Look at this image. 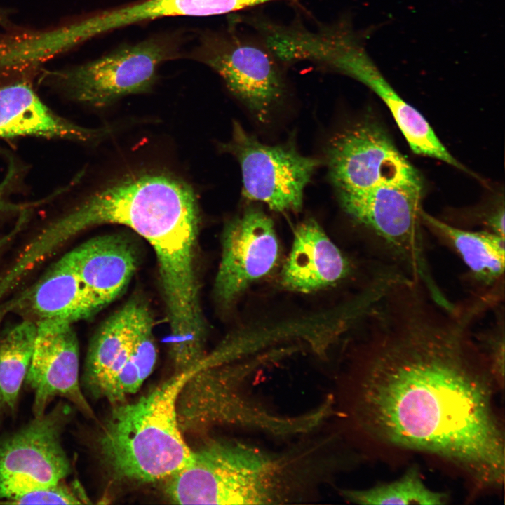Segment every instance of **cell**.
<instances>
[{
  "instance_id": "cell-1",
  "label": "cell",
  "mask_w": 505,
  "mask_h": 505,
  "mask_svg": "<svg viewBox=\"0 0 505 505\" xmlns=\"http://www.w3.org/2000/svg\"><path fill=\"white\" fill-rule=\"evenodd\" d=\"M425 287L400 280L363 313L366 339L353 417L382 449L436 455L480 488H499L505 469L497 387L473 335L475 319Z\"/></svg>"
},
{
  "instance_id": "cell-2",
  "label": "cell",
  "mask_w": 505,
  "mask_h": 505,
  "mask_svg": "<svg viewBox=\"0 0 505 505\" xmlns=\"http://www.w3.org/2000/svg\"><path fill=\"white\" fill-rule=\"evenodd\" d=\"M318 447L271 452L236 439L210 440L168 477L180 504H284L304 499L323 472Z\"/></svg>"
},
{
  "instance_id": "cell-3",
  "label": "cell",
  "mask_w": 505,
  "mask_h": 505,
  "mask_svg": "<svg viewBox=\"0 0 505 505\" xmlns=\"http://www.w3.org/2000/svg\"><path fill=\"white\" fill-rule=\"evenodd\" d=\"M196 195L182 180L163 173L128 176L86 198L35 236L38 248L53 255L74 236L105 224L128 227L156 254L167 253L198 230Z\"/></svg>"
},
{
  "instance_id": "cell-4",
  "label": "cell",
  "mask_w": 505,
  "mask_h": 505,
  "mask_svg": "<svg viewBox=\"0 0 505 505\" xmlns=\"http://www.w3.org/2000/svg\"><path fill=\"white\" fill-rule=\"evenodd\" d=\"M206 367L203 361L180 371L137 400L114 405L97 438L102 462L117 480L151 483L182 469L192 450L177 417V400L188 379Z\"/></svg>"
},
{
  "instance_id": "cell-5",
  "label": "cell",
  "mask_w": 505,
  "mask_h": 505,
  "mask_svg": "<svg viewBox=\"0 0 505 505\" xmlns=\"http://www.w3.org/2000/svg\"><path fill=\"white\" fill-rule=\"evenodd\" d=\"M251 370L223 365L203 368L192 375L180 391L177 417L183 433H203L215 426H235L277 437L304 435L320 424L311 410L289 415L270 410L247 393Z\"/></svg>"
},
{
  "instance_id": "cell-6",
  "label": "cell",
  "mask_w": 505,
  "mask_h": 505,
  "mask_svg": "<svg viewBox=\"0 0 505 505\" xmlns=\"http://www.w3.org/2000/svg\"><path fill=\"white\" fill-rule=\"evenodd\" d=\"M71 408L60 401L52 410L0 438V498L6 503L53 486L70 473L62 436Z\"/></svg>"
},
{
  "instance_id": "cell-7",
  "label": "cell",
  "mask_w": 505,
  "mask_h": 505,
  "mask_svg": "<svg viewBox=\"0 0 505 505\" xmlns=\"http://www.w3.org/2000/svg\"><path fill=\"white\" fill-rule=\"evenodd\" d=\"M170 56L166 43L149 39L78 67L52 72L49 79L70 99L103 107L123 96L151 90L159 66Z\"/></svg>"
},
{
  "instance_id": "cell-8",
  "label": "cell",
  "mask_w": 505,
  "mask_h": 505,
  "mask_svg": "<svg viewBox=\"0 0 505 505\" xmlns=\"http://www.w3.org/2000/svg\"><path fill=\"white\" fill-rule=\"evenodd\" d=\"M221 147L239 162L243 196L278 212L302 208L304 189L318 159L302 155L292 144H264L237 121L231 140Z\"/></svg>"
},
{
  "instance_id": "cell-9",
  "label": "cell",
  "mask_w": 505,
  "mask_h": 505,
  "mask_svg": "<svg viewBox=\"0 0 505 505\" xmlns=\"http://www.w3.org/2000/svg\"><path fill=\"white\" fill-rule=\"evenodd\" d=\"M330 179L337 195L358 194L382 184L421 181L416 169L385 131L363 122L340 132L327 150Z\"/></svg>"
},
{
  "instance_id": "cell-10",
  "label": "cell",
  "mask_w": 505,
  "mask_h": 505,
  "mask_svg": "<svg viewBox=\"0 0 505 505\" xmlns=\"http://www.w3.org/2000/svg\"><path fill=\"white\" fill-rule=\"evenodd\" d=\"M203 61L260 121L268 119L283 97L281 61L262 39L229 32L206 40Z\"/></svg>"
},
{
  "instance_id": "cell-11",
  "label": "cell",
  "mask_w": 505,
  "mask_h": 505,
  "mask_svg": "<svg viewBox=\"0 0 505 505\" xmlns=\"http://www.w3.org/2000/svg\"><path fill=\"white\" fill-rule=\"evenodd\" d=\"M421 220L423 226L466 267L460 278L466 297L461 302L479 318L504 304V237L485 230L453 226L423 210Z\"/></svg>"
},
{
  "instance_id": "cell-12",
  "label": "cell",
  "mask_w": 505,
  "mask_h": 505,
  "mask_svg": "<svg viewBox=\"0 0 505 505\" xmlns=\"http://www.w3.org/2000/svg\"><path fill=\"white\" fill-rule=\"evenodd\" d=\"M222 247L214 292L224 305L231 303L253 281L270 273L280 252L273 221L253 207L225 224Z\"/></svg>"
},
{
  "instance_id": "cell-13",
  "label": "cell",
  "mask_w": 505,
  "mask_h": 505,
  "mask_svg": "<svg viewBox=\"0 0 505 505\" xmlns=\"http://www.w3.org/2000/svg\"><path fill=\"white\" fill-rule=\"evenodd\" d=\"M36 324L34 349L25 380L34 393V416L44 414L49 403L60 397L87 417L95 418L79 381V347L72 325L55 321Z\"/></svg>"
},
{
  "instance_id": "cell-14",
  "label": "cell",
  "mask_w": 505,
  "mask_h": 505,
  "mask_svg": "<svg viewBox=\"0 0 505 505\" xmlns=\"http://www.w3.org/2000/svg\"><path fill=\"white\" fill-rule=\"evenodd\" d=\"M1 309V314L17 312L36 322L55 321L73 325L93 317L103 307L65 254Z\"/></svg>"
},
{
  "instance_id": "cell-15",
  "label": "cell",
  "mask_w": 505,
  "mask_h": 505,
  "mask_svg": "<svg viewBox=\"0 0 505 505\" xmlns=\"http://www.w3.org/2000/svg\"><path fill=\"white\" fill-rule=\"evenodd\" d=\"M153 323L151 310L140 297H133L111 315L90 340L82 383L96 398H105L119 372L126 363L142 332Z\"/></svg>"
},
{
  "instance_id": "cell-16",
  "label": "cell",
  "mask_w": 505,
  "mask_h": 505,
  "mask_svg": "<svg viewBox=\"0 0 505 505\" xmlns=\"http://www.w3.org/2000/svg\"><path fill=\"white\" fill-rule=\"evenodd\" d=\"M110 128H87L64 119L46 106L25 81L0 88V137H38L84 143L100 140Z\"/></svg>"
},
{
  "instance_id": "cell-17",
  "label": "cell",
  "mask_w": 505,
  "mask_h": 505,
  "mask_svg": "<svg viewBox=\"0 0 505 505\" xmlns=\"http://www.w3.org/2000/svg\"><path fill=\"white\" fill-rule=\"evenodd\" d=\"M354 273L351 260L314 220L309 219L295 229L281 282L288 290L309 292L346 280Z\"/></svg>"
},
{
  "instance_id": "cell-18",
  "label": "cell",
  "mask_w": 505,
  "mask_h": 505,
  "mask_svg": "<svg viewBox=\"0 0 505 505\" xmlns=\"http://www.w3.org/2000/svg\"><path fill=\"white\" fill-rule=\"evenodd\" d=\"M65 255L103 308L124 291L137 267L134 248L119 235L92 238Z\"/></svg>"
},
{
  "instance_id": "cell-19",
  "label": "cell",
  "mask_w": 505,
  "mask_h": 505,
  "mask_svg": "<svg viewBox=\"0 0 505 505\" xmlns=\"http://www.w3.org/2000/svg\"><path fill=\"white\" fill-rule=\"evenodd\" d=\"M252 0H145L100 13L74 24L81 43L126 25L163 17L208 16L247 8Z\"/></svg>"
},
{
  "instance_id": "cell-20",
  "label": "cell",
  "mask_w": 505,
  "mask_h": 505,
  "mask_svg": "<svg viewBox=\"0 0 505 505\" xmlns=\"http://www.w3.org/2000/svg\"><path fill=\"white\" fill-rule=\"evenodd\" d=\"M36 332V322L25 318L0 335V421L16 412Z\"/></svg>"
},
{
  "instance_id": "cell-21",
  "label": "cell",
  "mask_w": 505,
  "mask_h": 505,
  "mask_svg": "<svg viewBox=\"0 0 505 505\" xmlns=\"http://www.w3.org/2000/svg\"><path fill=\"white\" fill-rule=\"evenodd\" d=\"M342 494L352 503L365 505H440L447 500L445 494L432 490L424 483L415 467L392 482L363 490H344Z\"/></svg>"
},
{
  "instance_id": "cell-22",
  "label": "cell",
  "mask_w": 505,
  "mask_h": 505,
  "mask_svg": "<svg viewBox=\"0 0 505 505\" xmlns=\"http://www.w3.org/2000/svg\"><path fill=\"white\" fill-rule=\"evenodd\" d=\"M153 326L152 323L142 331L128 360L113 379L105 396L112 404L123 403L137 392L152 373L157 358Z\"/></svg>"
},
{
  "instance_id": "cell-23",
  "label": "cell",
  "mask_w": 505,
  "mask_h": 505,
  "mask_svg": "<svg viewBox=\"0 0 505 505\" xmlns=\"http://www.w3.org/2000/svg\"><path fill=\"white\" fill-rule=\"evenodd\" d=\"M504 303L493 311L492 319L488 325L475 332L473 335L480 350L485 357L492 378L499 389L504 386Z\"/></svg>"
},
{
  "instance_id": "cell-24",
  "label": "cell",
  "mask_w": 505,
  "mask_h": 505,
  "mask_svg": "<svg viewBox=\"0 0 505 505\" xmlns=\"http://www.w3.org/2000/svg\"><path fill=\"white\" fill-rule=\"evenodd\" d=\"M75 488L67 485L63 480L53 486L22 495L10 503L22 504H78L83 503L84 497L79 492H76Z\"/></svg>"
},
{
  "instance_id": "cell-25",
  "label": "cell",
  "mask_w": 505,
  "mask_h": 505,
  "mask_svg": "<svg viewBox=\"0 0 505 505\" xmlns=\"http://www.w3.org/2000/svg\"><path fill=\"white\" fill-rule=\"evenodd\" d=\"M18 177V168L11 160L4 178L0 182V217L27 213L33 207L43 203L56 195L55 193L43 200L32 203H14L10 200L9 196L16 185Z\"/></svg>"
},
{
  "instance_id": "cell-26",
  "label": "cell",
  "mask_w": 505,
  "mask_h": 505,
  "mask_svg": "<svg viewBox=\"0 0 505 505\" xmlns=\"http://www.w3.org/2000/svg\"><path fill=\"white\" fill-rule=\"evenodd\" d=\"M25 214L26 213L20 215L19 218L20 220L15 227L9 233L0 237V251L13 238V237L18 233L25 224L26 219Z\"/></svg>"
},
{
  "instance_id": "cell-27",
  "label": "cell",
  "mask_w": 505,
  "mask_h": 505,
  "mask_svg": "<svg viewBox=\"0 0 505 505\" xmlns=\"http://www.w3.org/2000/svg\"><path fill=\"white\" fill-rule=\"evenodd\" d=\"M7 24V17L4 11L0 9V25Z\"/></svg>"
}]
</instances>
